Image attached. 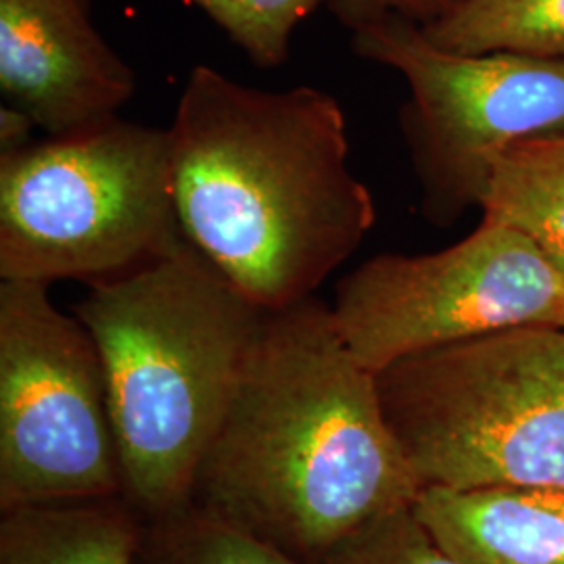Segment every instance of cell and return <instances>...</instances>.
<instances>
[{"label":"cell","mask_w":564,"mask_h":564,"mask_svg":"<svg viewBox=\"0 0 564 564\" xmlns=\"http://www.w3.org/2000/svg\"><path fill=\"white\" fill-rule=\"evenodd\" d=\"M419 494L377 372L343 339L333 307L310 297L270 312L191 505L321 564Z\"/></svg>","instance_id":"obj_1"},{"label":"cell","mask_w":564,"mask_h":564,"mask_svg":"<svg viewBox=\"0 0 564 564\" xmlns=\"http://www.w3.org/2000/svg\"><path fill=\"white\" fill-rule=\"evenodd\" d=\"M170 139L186 241L265 312L314 297L375 226L345 111L321 88L262 90L197 65Z\"/></svg>","instance_id":"obj_2"},{"label":"cell","mask_w":564,"mask_h":564,"mask_svg":"<svg viewBox=\"0 0 564 564\" xmlns=\"http://www.w3.org/2000/svg\"><path fill=\"white\" fill-rule=\"evenodd\" d=\"M74 314L101 354L121 498L142 521L191 505L270 312L184 237L162 260L88 286Z\"/></svg>","instance_id":"obj_3"},{"label":"cell","mask_w":564,"mask_h":564,"mask_svg":"<svg viewBox=\"0 0 564 564\" xmlns=\"http://www.w3.org/2000/svg\"><path fill=\"white\" fill-rule=\"evenodd\" d=\"M421 489L564 487V326H523L377 372Z\"/></svg>","instance_id":"obj_4"},{"label":"cell","mask_w":564,"mask_h":564,"mask_svg":"<svg viewBox=\"0 0 564 564\" xmlns=\"http://www.w3.org/2000/svg\"><path fill=\"white\" fill-rule=\"evenodd\" d=\"M182 241L170 128L116 118L0 155V281H118Z\"/></svg>","instance_id":"obj_5"},{"label":"cell","mask_w":564,"mask_h":564,"mask_svg":"<svg viewBox=\"0 0 564 564\" xmlns=\"http://www.w3.org/2000/svg\"><path fill=\"white\" fill-rule=\"evenodd\" d=\"M351 46L408 82L400 123L423 188L424 218L437 228L481 207L491 165L506 149L564 137V57L452 53L398 15L354 30Z\"/></svg>","instance_id":"obj_6"},{"label":"cell","mask_w":564,"mask_h":564,"mask_svg":"<svg viewBox=\"0 0 564 564\" xmlns=\"http://www.w3.org/2000/svg\"><path fill=\"white\" fill-rule=\"evenodd\" d=\"M99 347L48 284L0 281V514L121 496Z\"/></svg>","instance_id":"obj_7"},{"label":"cell","mask_w":564,"mask_h":564,"mask_svg":"<svg viewBox=\"0 0 564 564\" xmlns=\"http://www.w3.org/2000/svg\"><path fill=\"white\" fill-rule=\"evenodd\" d=\"M356 358L381 372L403 358L523 326H564V281L502 224L437 253H381L337 282L330 305Z\"/></svg>","instance_id":"obj_8"},{"label":"cell","mask_w":564,"mask_h":564,"mask_svg":"<svg viewBox=\"0 0 564 564\" xmlns=\"http://www.w3.org/2000/svg\"><path fill=\"white\" fill-rule=\"evenodd\" d=\"M0 90L46 137H65L120 118L137 76L90 0H0Z\"/></svg>","instance_id":"obj_9"},{"label":"cell","mask_w":564,"mask_h":564,"mask_svg":"<svg viewBox=\"0 0 564 564\" xmlns=\"http://www.w3.org/2000/svg\"><path fill=\"white\" fill-rule=\"evenodd\" d=\"M412 508L464 563L564 564V487H426Z\"/></svg>","instance_id":"obj_10"},{"label":"cell","mask_w":564,"mask_h":564,"mask_svg":"<svg viewBox=\"0 0 564 564\" xmlns=\"http://www.w3.org/2000/svg\"><path fill=\"white\" fill-rule=\"evenodd\" d=\"M142 524L121 496L20 508L0 517V564H137Z\"/></svg>","instance_id":"obj_11"},{"label":"cell","mask_w":564,"mask_h":564,"mask_svg":"<svg viewBox=\"0 0 564 564\" xmlns=\"http://www.w3.org/2000/svg\"><path fill=\"white\" fill-rule=\"evenodd\" d=\"M485 223L533 242L564 281V137L517 142L491 165Z\"/></svg>","instance_id":"obj_12"},{"label":"cell","mask_w":564,"mask_h":564,"mask_svg":"<svg viewBox=\"0 0 564 564\" xmlns=\"http://www.w3.org/2000/svg\"><path fill=\"white\" fill-rule=\"evenodd\" d=\"M435 46L463 53L564 57V0H458L444 18L421 25Z\"/></svg>","instance_id":"obj_13"},{"label":"cell","mask_w":564,"mask_h":564,"mask_svg":"<svg viewBox=\"0 0 564 564\" xmlns=\"http://www.w3.org/2000/svg\"><path fill=\"white\" fill-rule=\"evenodd\" d=\"M137 564H305L188 505L142 524Z\"/></svg>","instance_id":"obj_14"},{"label":"cell","mask_w":564,"mask_h":564,"mask_svg":"<svg viewBox=\"0 0 564 564\" xmlns=\"http://www.w3.org/2000/svg\"><path fill=\"white\" fill-rule=\"evenodd\" d=\"M202 9L258 67L289 61L295 30L328 0H186Z\"/></svg>","instance_id":"obj_15"},{"label":"cell","mask_w":564,"mask_h":564,"mask_svg":"<svg viewBox=\"0 0 564 564\" xmlns=\"http://www.w3.org/2000/svg\"><path fill=\"white\" fill-rule=\"evenodd\" d=\"M321 564H468L447 552L408 506L368 524Z\"/></svg>","instance_id":"obj_16"},{"label":"cell","mask_w":564,"mask_h":564,"mask_svg":"<svg viewBox=\"0 0 564 564\" xmlns=\"http://www.w3.org/2000/svg\"><path fill=\"white\" fill-rule=\"evenodd\" d=\"M456 4L458 0H328L326 7L341 25L354 32L387 15L426 25L444 18Z\"/></svg>","instance_id":"obj_17"},{"label":"cell","mask_w":564,"mask_h":564,"mask_svg":"<svg viewBox=\"0 0 564 564\" xmlns=\"http://www.w3.org/2000/svg\"><path fill=\"white\" fill-rule=\"evenodd\" d=\"M36 130V123L30 120L23 111L2 105L0 109V155L20 151L25 144L34 141L32 132Z\"/></svg>","instance_id":"obj_18"}]
</instances>
